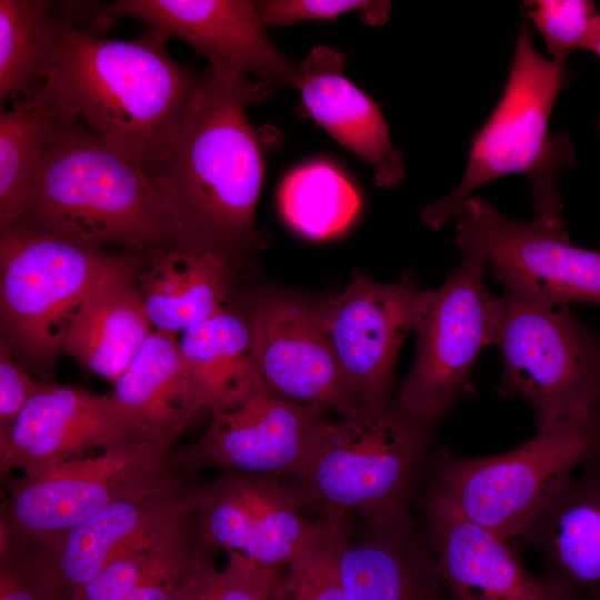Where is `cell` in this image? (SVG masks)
<instances>
[{"instance_id": "obj_1", "label": "cell", "mask_w": 600, "mask_h": 600, "mask_svg": "<svg viewBox=\"0 0 600 600\" xmlns=\"http://www.w3.org/2000/svg\"><path fill=\"white\" fill-rule=\"evenodd\" d=\"M52 22L38 87L61 113L152 177L207 72L172 60L167 40L148 28L136 39H109L112 19L101 2L56 1Z\"/></svg>"}, {"instance_id": "obj_2", "label": "cell", "mask_w": 600, "mask_h": 600, "mask_svg": "<svg viewBox=\"0 0 600 600\" xmlns=\"http://www.w3.org/2000/svg\"><path fill=\"white\" fill-rule=\"evenodd\" d=\"M209 62L206 81L152 178L176 247L220 257L233 267L267 244L256 227L264 143L247 108L267 100L273 86L230 62Z\"/></svg>"}, {"instance_id": "obj_3", "label": "cell", "mask_w": 600, "mask_h": 600, "mask_svg": "<svg viewBox=\"0 0 600 600\" xmlns=\"http://www.w3.org/2000/svg\"><path fill=\"white\" fill-rule=\"evenodd\" d=\"M7 227L138 254L177 248L154 179L63 113Z\"/></svg>"}, {"instance_id": "obj_4", "label": "cell", "mask_w": 600, "mask_h": 600, "mask_svg": "<svg viewBox=\"0 0 600 600\" xmlns=\"http://www.w3.org/2000/svg\"><path fill=\"white\" fill-rule=\"evenodd\" d=\"M492 271L502 286L494 341L502 356L497 392L529 404L536 433L597 428L600 339L523 276L496 263Z\"/></svg>"}, {"instance_id": "obj_5", "label": "cell", "mask_w": 600, "mask_h": 600, "mask_svg": "<svg viewBox=\"0 0 600 600\" xmlns=\"http://www.w3.org/2000/svg\"><path fill=\"white\" fill-rule=\"evenodd\" d=\"M434 427L413 419L394 399L331 420L321 449L291 490L322 514L360 513L366 524L410 514L430 466ZM321 514V516H322Z\"/></svg>"}, {"instance_id": "obj_6", "label": "cell", "mask_w": 600, "mask_h": 600, "mask_svg": "<svg viewBox=\"0 0 600 600\" xmlns=\"http://www.w3.org/2000/svg\"><path fill=\"white\" fill-rule=\"evenodd\" d=\"M568 78L566 61L549 60L537 52L524 21L503 94L472 142L463 178L453 191L422 210L426 226L439 229L457 219L476 188L516 173L531 180L536 212L562 209L557 178L563 167L573 164L574 152L564 133L550 139L548 126Z\"/></svg>"}, {"instance_id": "obj_7", "label": "cell", "mask_w": 600, "mask_h": 600, "mask_svg": "<svg viewBox=\"0 0 600 600\" xmlns=\"http://www.w3.org/2000/svg\"><path fill=\"white\" fill-rule=\"evenodd\" d=\"M122 253L0 228V340L34 378L51 382L79 308Z\"/></svg>"}, {"instance_id": "obj_8", "label": "cell", "mask_w": 600, "mask_h": 600, "mask_svg": "<svg viewBox=\"0 0 600 600\" xmlns=\"http://www.w3.org/2000/svg\"><path fill=\"white\" fill-rule=\"evenodd\" d=\"M599 442L600 431L590 428L536 433L509 451L484 457H461L441 446L433 451L419 492L509 541L523 539Z\"/></svg>"}, {"instance_id": "obj_9", "label": "cell", "mask_w": 600, "mask_h": 600, "mask_svg": "<svg viewBox=\"0 0 600 600\" xmlns=\"http://www.w3.org/2000/svg\"><path fill=\"white\" fill-rule=\"evenodd\" d=\"M488 263L463 254L441 287L422 290L416 358L394 399L416 420L436 427L474 392L473 364L482 348L494 344L499 319V299L483 280Z\"/></svg>"}, {"instance_id": "obj_10", "label": "cell", "mask_w": 600, "mask_h": 600, "mask_svg": "<svg viewBox=\"0 0 600 600\" xmlns=\"http://www.w3.org/2000/svg\"><path fill=\"white\" fill-rule=\"evenodd\" d=\"M170 451L140 439L63 462L11 483L0 523L39 541L69 530L104 508L166 491L182 476Z\"/></svg>"}, {"instance_id": "obj_11", "label": "cell", "mask_w": 600, "mask_h": 600, "mask_svg": "<svg viewBox=\"0 0 600 600\" xmlns=\"http://www.w3.org/2000/svg\"><path fill=\"white\" fill-rule=\"evenodd\" d=\"M210 411L206 432L170 453L183 477L218 469L298 479L318 456L331 422L326 411L272 392L259 370Z\"/></svg>"}, {"instance_id": "obj_12", "label": "cell", "mask_w": 600, "mask_h": 600, "mask_svg": "<svg viewBox=\"0 0 600 600\" xmlns=\"http://www.w3.org/2000/svg\"><path fill=\"white\" fill-rule=\"evenodd\" d=\"M421 293L411 272L387 283L353 271L340 294L316 306L360 406L392 399L393 364L407 333L414 330Z\"/></svg>"}, {"instance_id": "obj_13", "label": "cell", "mask_w": 600, "mask_h": 600, "mask_svg": "<svg viewBox=\"0 0 600 600\" xmlns=\"http://www.w3.org/2000/svg\"><path fill=\"white\" fill-rule=\"evenodd\" d=\"M296 494L269 474L222 472L200 486L194 514L198 544L213 554L234 551L251 560L287 566L319 531Z\"/></svg>"}, {"instance_id": "obj_14", "label": "cell", "mask_w": 600, "mask_h": 600, "mask_svg": "<svg viewBox=\"0 0 600 600\" xmlns=\"http://www.w3.org/2000/svg\"><path fill=\"white\" fill-rule=\"evenodd\" d=\"M454 243L463 254L482 256L518 272L557 304L600 306V251L570 244L568 232L536 219H509L470 196L457 218Z\"/></svg>"}, {"instance_id": "obj_15", "label": "cell", "mask_w": 600, "mask_h": 600, "mask_svg": "<svg viewBox=\"0 0 600 600\" xmlns=\"http://www.w3.org/2000/svg\"><path fill=\"white\" fill-rule=\"evenodd\" d=\"M247 312L256 362L272 392L338 417L361 407L347 382L316 306L283 296H264Z\"/></svg>"}, {"instance_id": "obj_16", "label": "cell", "mask_w": 600, "mask_h": 600, "mask_svg": "<svg viewBox=\"0 0 600 600\" xmlns=\"http://www.w3.org/2000/svg\"><path fill=\"white\" fill-rule=\"evenodd\" d=\"M111 18H132L167 41L180 39L209 61L230 62L257 80L292 86L296 64L264 31L257 1L118 0L102 3Z\"/></svg>"}, {"instance_id": "obj_17", "label": "cell", "mask_w": 600, "mask_h": 600, "mask_svg": "<svg viewBox=\"0 0 600 600\" xmlns=\"http://www.w3.org/2000/svg\"><path fill=\"white\" fill-rule=\"evenodd\" d=\"M136 439L111 394L47 382L0 432V471L32 476Z\"/></svg>"}, {"instance_id": "obj_18", "label": "cell", "mask_w": 600, "mask_h": 600, "mask_svg": "<svg viewBox=\"0 0 600 600\" xmlns=\"http://www.w3.org/2000/svg\"><path fill=\"white\" fill-rule=\"evenodd\" d=\"M450 600H580L556 579L532 574L509 540L419 492L414 503Z\"/></svg>"}, {"instance_id": "obj_19", "label": "cell", "mask_w": 600, "mask_h": 600, "mask_svg": "<svg viewBox=\"0 0 600 600\" xmlns=\"http://www.w3.org/2000/svg\"><path fill=\"white\" fill-rule=\"evenodd\" d=\"M200 484L186 479L160 493L113 503L84 522L32 541L70 597L111 561L159 540L194 513Z\"/></svg>"}, {"instance_id": "obj_20", "label": "cell", "mask_w": 600, "mask_h": 600, "mask_svg": "<svg viewBox=\"0 0 600 600\" xmlns=\"http://www.w3.org/2000/svg\"><path fill=\"white\" fill-rule=\"evenodd\" d=\"M344 66L340 51L317 46L296 64L292 87L307 117L367 162L379 187H393L404 177L403 157L380 108L343 74Z\"/></svg>"}, {"instance_id": "obj_21", "label": "cell", "mask_w": 600, "mask_h": 600, "mask_svg": "<svg viewBox=\"0 0 600 600\" xmlns=\"http://www.w3.org/2000/svg\"><path fill=\"white\" fill-rule=\"evenodd\" d=\"M344 600H450L423 523L411 514L366 524L340 554Z\"/></svg>"}, {"instance_id": "obj_22", "label": "cell", "mask_w": 600, "mask_h": 600, "mask_svg": "<svg viewBox=\"0 0 600 600\" xmlns=\"http://www.w3.org/2000/svg\"><path fill=\"white\" fill-rule=\"evenodd\" d=\"M543 573L580 600H600V442L523 538Z\"/></svg>"}, {"instance_id": "obj_23", "label": "cell", "mask_w": 600, "mask_h": 600, "mask_svg": "<svg viewBox=\"0 0 600 600\" xmlns=\"http://www.w3.org/2000/svg\"><path fill=\"white\" fill-rule=\"evenodd\" d=\"M110 393L136 439L161 449L204 410L174 333L152 330Z\"/></svg>"}, {"instance_id": "obj_24", "label": "cell", "mask_w": 600, "mask_h": 600, "mask_svg": "<svg viewBox=\"0 0 600 600\" xmlns=\"http://www.w3.org/2000/svg\"><path fill=\"white\" fill-rule=\"evenodd\" d=\"M138 258L124 252L102 276L79 308L63 347V354L84 371L112 383L153 330L136 286Z\"/></svg>"}, {"instance_id": "obj_25", "label": "cell", "mask_w": 600, "mask_h": 600, "mask_svg": "<svg viewBox=\"0 0 600 600\" xmlns=\"http://www.w3.org/2000/svg\"><path fill=\"white\" fill-rule=\"evenodd\" d=\"M232 267L179 248L139 254L136 286L153 330L177 334L228 306Z\"/></svg>"}, {"instance_id": "obj_26", "label": "cell", "mask_w": 600, "mask_h": 600, "mask_svg": "<svg viewBox=\"0 0 600 600\" xmlns=\"http://www.w3.org/2000/svg\"><path fill=\"white\" fill-rule=\"evenodd\" d=\"M179 346L204 410L259 370L248 312L229 304L182 331Z\"/></svg>"}, {"instance_id": "obj_27", "label": "cell", "mask_w": 600, "mask_h": 600, "mask_svg": "<svg viewBox=\"0 0 600 600\" xmlns=\"http://www.w3.org/2000/svg\"><path fill=\"white\" fill-rule=\"evenodd\" d=\"M190 518L153 543L107 564L93 579L62 600H123L158 581L189 577L212 562L197 542Z\"/></svg>"}, {"instance_id": "obj_28", "label": "cell", "mask_w": 600, "mask_h": 600, "mask_svg": "<svg viewBox=\"0 0 600 600\" xmlns=\"http://www.w3.org/2000/svg\"><path fill=\"white\" fill-rule=\"evenodd\" d=\"M61 112L37 87L0 113V228L14 221Z\"/></svg>"}, {"instance_id": "obj_29", "label": "cell", "mask_w": 600, "mask_h": 600, "mask_svg": "<svg viewBox=\"0 0 600 600\" xmlns=\"http://www.w3.org/2000/svg\"><path fill=\"white\" fill-rule=\"evenodd\" d=\"M50 0H0V103L40 83L51 42Z\"/></svg>"}, {"instance_id": "obj_30", "label": "cell", "mask_w": 600, "mask_h": 600, "mask_svg": "<svg viewBox=\"0 0 600 600\" xmlns=\"http://www.w3.org/2000/svg\"><path fill=\"white\" fill-rule=\"evenodd\" d=\"M279 203L288 224L311 239L342 231L359 209L351 184L327 163H311L289 174L280 189Z\"/></svg>"}, {"instance_id": "obj_31", "label": "cell", "mask_w": 600, "mask_h": 600, "mask_svg": "<svg viewBox=\"0 0 600 600\" xmlns=\"http://www.w3.org/2000/svg\"><path fill=\"white\" fill-rule=\"evenodd\" d=\"M318 533L279 573L270 600H344L340 554L350 532L348 516L322 514Z\"/></svg>"}, {"instance_id": "obj_32", "label": "cell", "mask_w": 600, "mask_h": 600, "mask_svg": "<svg viewBox=\"0 0 600 600\" xmlns=\"http://www.w3.org/2000/svg\"><path fill=\"white\" fill-rule=\"evenodd\" d=\"M526 12L541 33L551 60L573 50L593 51L600 39V12L590 0H530Z\"/></svg>"}, {"instance_id": "obj_33", "label": "cell", "mask_w": 600, "mask_h": 600, "mask_svg": "<svg viewBox=\"0 0 600 600\" xmlns=\"http://www.w3.org/2000/svg\"><path fill=\"white\" fill-rule=\"evenodd\" d=\"M223 569L207 564L186 580L174 600H270L278 567L228 551Z\"/></svg>"}, {"instance_id": "obj_34", "label": "cell", "mask_w": 600, "mask_h": 600, "mask_svg": "<svg viewBox=\"0 0 600 600\" xmlns=\"http://www.w3.org/2000/svg\"><path fill=\"white\" fill-rule=\"evenodd\" d=\"M0 600H62V588L34 543L0 524Z\"/></svg>"}, {"instance_id": "obj_35", "label": "cell", "mask_w": 600, "mask_h": 600, "mask_svg": "<svg viewBox=\"0 0 600 600\" xmlns=\"http://www.w3.org/2000/svg\"><path fill=\"white\" fill-rule=\"evenodd\" d=\"M257 6L264 27L333 19L350 11H359L367 23L379 26L387 21L391 8L388 1L369 0H264Z\"/></svg>"}, {"instance_id": "obj_36", "label": "cell", "mask_w": 600, "mask_h": 600, "mask_svg": "<svg viewBox=\"0 0 600 600\" xmlns=\"http://www.w3.org/2000/svg\"><path fill=\"white\" fill-rule=\"evenodd\" d=\"M46 383L27 371L0 340V432L14 422L26 403Z\"/></svg>"}, {"instance_id": "obj_37", "label": "cell", "mask_w": 600, "mask_h": 600, "mask_svg": "<svg viewBox=\"0 0 600 600\" xmlns=\"http://www.w3.org/2000/svg\"><path fill=\"white\" fill-rule=\"evenodd\" d=\"M191 576L171 578L147 584L123 600H174L180 586Z\"/></svg>"}, {"instance_id": "obj_38", "label": "cell", "mask_w": 600, "mask_h": 600, "mask_svg": "<svg viewBox=\"0 0 600 600\" xmlns=\"http://www.w3.org/2000/svg\"><path fill=\"white\" fill-rule=\"evenodd\" d=\"M594 424L600 430V386H599V392H598V407L594 416Z\"/></svg>"}, {"instance_id": "obj_39", "label": "cell", "mask_w": 600, "mask_h": 600, "mask_svg": "<svg viewBox=\"0 0 600 600\" xmlns=\"http://www.w3.org/2000/svg\"><path fill=\"white\" fill-rule=\"evenodd\" d=\"M593 52L600 58V39L597 42V44H596V47L593 49Z\"/></svg>"}, {"instance_id": "obj_40", "label": "cell", "mask_w": 600, "mask_h": 600, "mask_svg": "<svg viewBox=\"0 0 600 600\" xmlns=\"http://www.w3.org/2000/svg\"><path fill=\"white\" fill-rule=\"evenodd\" d=\"M598 132L600 133V121L598 123Z\"/></svg>"}]
</instances>
